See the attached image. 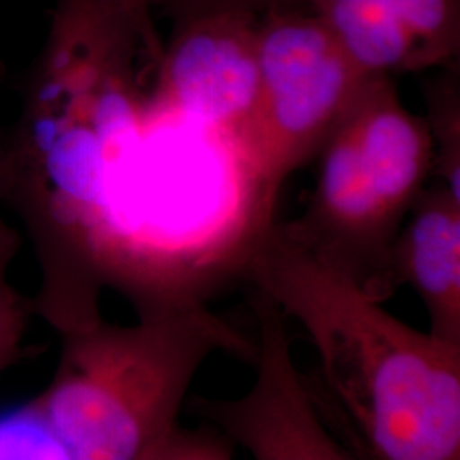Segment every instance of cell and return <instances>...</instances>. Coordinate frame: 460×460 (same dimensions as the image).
<instances>
[{
  "instance_id": "cell-1",
  "label": "cell",
  "mask_w": 460,
  "mask_h": 460,
  "mask_svg": "<svg viewBox=\"0 0 460 460\" xmlns=\"http://www.w3.org/2000/svg\"><path fill=\"white\" fill-rule=\"evenodd\" d=\"M140 58L150 64L116 0H57L5 133L2 207L33 247L34 315L58 336L102 319L115 167L147 119Z\"/></svg>"
},
{
  "instance_id": "cell-2",
  "label": "cell",
  "mask_w": 460,
  "mask_h": 460,
  "mask_svg": "<svg viewBox=\"0 0 460 460\" xmlns=\"http://www.w3.org/2000/svg\"><path fill=\"white\" fill-rule=\"evenodd\" d=\"M243 279L294 319L360 460H460V345L402 323L273 222Z\"/></svg>"
},
{
  "instance_id": "cell-3",
  "label": "cell",
  "mask_w": 460,
  "mask_h": 460,
  "mask_svg": "<svg viewBox=\"0 0 460 460\" xmlns=\"http://www.w3.org/2000/svg\"><path fill=\"white\" fill-rule=\"evenodd\" d=\"M215 353L256 357L247 338L208 305L101 319L60 334L49 385L36 395L70 460H148L180 427L199 368Z\"/></svg>"
},
{
  "instance_id": "cell-4",
  "label": "cell",
  "mask_w": 460,
  "mask_h": 460,
  "mask_svg": "<svg viewBox=\"0 0 460 460\" xmlns=\"http://www.w3.org/2000/svg\"><path fill=\"white\" fill-rule=\"evenodd\" d=\"M319 155L309 205L281 227L384 302L389 251L431 172L427 144L397 121L346 113Z\"/></svg>"
},
{
  "instance_id": "cell-5",
  "label": "cell",
  "mask_w": 460,
  "mask_h": 460,
  "mask_svg": "<svg viewBox=\"0 0 460 460\" xmlns=\"http://www.w3.org/2000/svg\"><path fill=\"white\" fill-rule=\"evenodd\" d=\"M256 49L260 101L241 161L273 212L285 180L321 154L372 75L311 9L260 17Z\"/></svg>"
},
{
  "instance_id": "cell-6",
  "label": "cell",
  "mask_w": 460,
  "mask_h": 460,
  "mask_svg": "<svg viewBox=\"0 0 460 460\" xmlns=\"http://www.w3.org/2000/svg\"><path fill=\"white\" fill-rule=\"evenodd\" d=\"M258 19L210 14L171 22L147 94L152 113L214 133L239 161L260 101Z\"/></svg>"
},
{
  "instance_id": "cell-7",
  "label": "cell",
  "mask_w": 460,
  "mask_h": 460,
  "mask_svg": "<svg viewBox=\"0 0 460 460\" xmlns=\"http://www.w3.org/2000/svg\"><path fill=\"white\" fill-rule=\"evenodd\" d=\"M254 380L244 394L199 397L197 411L252 460H360L329 429L307 380L296 367L288 319L258 292Z\"/></svg>"
},
{
  "instance_id": "cell-8",
  "label": "cell",
  "mask_w": 460,
  "mask_h": 460,
  "mask_svg": "<svg viewBox=\"0 0 460 460\" xmlns=\"http://www.w3.org/2000/svg\"><path fill=\"white\" fill-rule=\"evenodd\" d=\"M367 75L460 64V0H311Z\"/></svg>"
},
{
  "instance_id": "cell-9",
  "label": "cell",
  "mask_w": 460,
  "mask_h": 460,
  "mask_svg": "<svg viewBox=\"0 0 460 460\" xmlns=\"http://www.w3.org/2000/svg\"><path fill=\"white\" fill-rule=\"evenodd\" d=\"M399 287L420 296L428 332L460 345V199L442 182L425 188L391 246L387 296Z\"/></svg>"
},
{
  "instance_id": "cell-10",
  "label": "cell",
  "mask_w": 460,
  "mask_h": 460,
  "mask_svg": "<svg viewBox=\"0 0 460 460\" xmlns=\"http://www.w3.org/2000/svg\"><path fill=\"white\" fill-rule=\"evenodd\" d=\"M423 83V116L433 146V171L460 199V64L433 68Z\"/></svg>"
},
{
  "instance_id": "cell-11",
  "label": "cell",
  "mask_w": 460,
  "mask_h": 460,
  "mask_svg": "<svg viewBox=\"0 0 460 460\" xmlns=\"http://www.w3.org/2000/svg\"><path fill=\"white\" fill-rule=\"evenodd\" d=\"M22 235L0 215V376L22 357L24 340L34 315L33 300L13 281V266Z\"/></svg>"
},
{
  "instance_id": "cell-12",
  "label": "cell",
  "mask_w": 460,
  "mask_h": 460,
  "mask_svg": "<svg viewBox=\"0 0 460 460\" xmlns=\"http://www.w3.org/2000/svg\"><path fill=\"white\" fill-rule=\"evenodd\" d=\"M0 460H70L36 395L0 412Z\"/></svg>"
},
{
  "instance_id": "cell-13",
  "label": "cell",
  "mask_w": 460,
  "mask_h": 460,
  "mask_svg": "<svg viewBox=\"0 0 460 460\" xmlns=\"http://www.w3.org/2000/svg\"><path fill=\"white\" fill-rule=\"evenodd\" d=\"M150 13L171 22L210 14L263 17L275 13L311 9V0H147Z\"/></svg>"
},
{
  "instance_id": "cell-14",
  "label": "cell",
  "mask_w": 460,
  "mask_h": 460,
  "mask_svg": "<svg viewBox=\"0 0 460 460\" xmlns=\"http://www.w3.org/2000/svg\"><path fill=\"white\" fill-rule=\"evenodd\" d=\"M230 447L220 433L210 435L178 427L148 460H234Z\"/></svg>"
},
{
  "instance_id": "cell-15",
  "label": "cell",
  "mask_w": 460,
  "mask_h": 460,
  "mask_svg": "<svg viewBox=\"0 0 460 460\" xmlns=\"http://www.w3.org/2000/svg\"><path fill=\"white\" fill-rule=\"evenodd\" d=\"M137 24L138 31L142 34L146 47H147L148 60L152 68L159 64L164 49V41L161 40L159 31L154 22V14L148 9L147 0H116Z\"/></svg>"
},
{
  "instance_id": "cell-16",
  "label": "cell",
  "mask_w": 460,
  "mask_h": 460,
  "mask_svg": "<svg viewBox=\"0 0 460 460\" xmlns=\"http://www.w3.org/2000/svg\"><path fill=\"white\" fill-rule=\"evenodd\" d=\"M4 79H5V70H4V64L0 60V93H2V85H4ZM5 133L0 130V205L4 201V195H5Z\"/></svg>"
}]
</instances>
